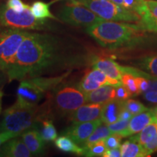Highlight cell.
<instances>
[{
    "mask_svg": "<svg viewBox=\"0 0 157 157\" xmlns=\"http://www.w3.org/2000/svg\"><path fill=\"white\" fill-rule=\"evenodd\" d=\"M76 44L50 34L31 33L22 42L6 75L8 82L71 71L86 63Z\"/></svg>",
    "mask_w": 157,
    "mask_h": 157,
    "instance_id": "obj_1",
    "label": "cell"
},
{
    "mask_svg": "<svg viewBox=\"0 0 157 157\" xmlns=\"http://www.w3.org/2000/svg\"><path fill=\"white\" fill-rule=\"evenodd\" d=\"M146 29L138 24L103 20L86 32L103 48L109 50L132 48L143 42Z\"/></svg>",
    "mask_w": 157,
    "mask_h": 157,
    "instance_id": "obj_2",
    "label": "cell"
},
{
    "mask_svg": "<svg viewBox=\"0 0 157 157\" xmlns=\"http://www.w3.org/2000/svg\"><path fill=\"white\" fill-rule=\"evenodd\" d=\"M48 108L29 105L17 101L4 111L0 121V132L22 134L28 129L36 127L48 113Z\"/></svg>",
    "mask_w": 157,
    "mask_h": 157,
    "instance_id": "obj_3",
    "label": "cell"
},
{
    "mask_svg": "<svg viewBox=\"0 0 157 157\" xmlns=\"http://www.w3.org/2000/svg\"><path fill=\"white\" fill-rule=\"evenodd\" d=\"M71 71L55 76H36L21 81L17 90V101L29 105H36L47 94L62 83Z\"/></svg>",
    "mask_w": 157,
    "mask_h": 157,
    "instance_id": "obj_4",
    "label": "cell"
},
{
    "mask_svg": "<svg viewBox=\"0 0 157 157\" xmlns=\"http://www.w3.org/2000/svg\"><path fill=\"white\" fill-rule=\"evenodd\" d=\"M0 25L22 30L41 31L51 28L47 20L38 19L32 14L30 6L22 12H16L7 5L0 6Z\"/></svg>",
    "mask_w": 157,
    "mask_h": 157,
    "instance_id": "obj_5",
    "label": "cell"
},
{
    "mask_svg": "<svg viewBox=\"0 0 157 157\" xmlns=\"http://www.w3.org/2000/svg\"><path fill=\"white\" fill-rule=\"evenodd\" d=\"M52 102L56 112L62 117L69 116L83 105L87 101V94L71 84H59L52 90Z\"/></svg>",
    "mask_w": 157,
    "mask_h": 157,
    "instance_id": "obj_6",
    "label": "cell"
},
{
    "mask_svg": "<svg viewBox=\"0 0 157 157\" xmlns=\"http://www.w3.org/2000/svg\"><path fill=\"white\" fill-rule=\"evenodd\" d=\"M77 5L85 6L106 21L138 23L140 22V15L136 12L117 5L111 0H85Z\"/></svg>",
    "mask_w": 157,
    "mask_h": 157,
    "instance_id": "obj_7",
    "label": "cell"
},
{
    "mask_svg": "<svg viewBox=\"0 0 157 157\" xmlns=\"http://www.w3.org/2000/svg\"><path fill=\"white\" fill-rule=\"evenodd\" d=\"M30 32L8 28L0 31V70L6 74L14 61L17 50Z\"/></svg>",
    "mask_w": 157,
    "mask_h": 157,
    "instance_id": "obj_8",
    "label": "cell"
},
{
    "mask_svg": "<svg viewBox=\"0 0 157 157\" xmlns=\"http://www.w3.org/2000/svg\"><path fill=\"white\" fill-rule=\"evenodd\" d=\"M58 18L73 26L85 28L104 20L85 6L74 3L62 7L58 12Z\"/></svg>",
    "mask_w": 157,
    "mask_h": 157,
    "instance_id": "obj_9",
    "label": "cell"
},
{
    "mask_svg": "<svg viewBox=\"0 0 157 157\" xmlns=\"http://www.w3.org/2000/svg\"><path fill=\"white\" fill-rule=\"evenodd\" d=\"M121 84L122 83L121 81L109 78L104 72L98 68H93L84 74L77 87L84 93H88L106 84L117 87Z\"/></svg>",
    "mask_w": 157,
    "mask_h": 157,
    "instance_id": "obj_10",
    "label": "cell"
},
{
    "mask_svg": "<svg viewBox=\"0 0 157 157\" xmlns=\"http://www.w3.org/2000/svg\"><path fill=\"white\" fill-rule=\"evenodd\" d=\"M102 122L101 119H99L86 122L73 123L71 126L65 130L64 135L69 137L76 144L82 147L92 133Z\"/></svg>",
    "mask_w": 157,
    "mask_h": 157,
    "instance_id": "obj_11",
    "label": "cell"
},
{
    "mask_svg": "<svg viewBox=\"0 0 157 157\" xmlns=\"http://www.w3.org/2000/svg\"><path fill=\"white\" fill-rule=\"evenodd\" d=\"M136 13L140 15V24L143 28L146 31L157 32V1L145 0Z\"/></svg>",
    "mask_w": 157,
    "mask_h": 157,
    "instance_id": "obj_12",
    "label": "cell"
},
{
    "mask_svg": "<svg viewBox=\"0 0 157 157\" xmlns=\"http://www.w3.org/2000/svg\"><path fill=\"white\" fill-rule=\"evenodd\" d=\"M153 122H157V119L155 117L154 111L153 109H147L145 111L133 116L129 120L127 128L120 133V135L123 137H126L136 134L142 131L149 124Z\"/></svg>",
    "mask_w": 157,
    "mask_h": 157,
    "instance_id": "obj_13",
    "label": "cell"
},
{
    "mask_svg": "<svg viewBox=\"0 0 157 157\" xmlns=\"http://www.w3.org/2000/svg\"><path fill=\"white\" fill-rule=\"evenodd\" d=\"M103 104L90 103L83 105L75 110L69 117L73 123H81L101 119Z\"/></svg>",
    "mask_w": 157,
    "mask_h": 157,
    "instance_id": "obj_14",
    "label": "cell"
},
{
    "mask_svg": "<svg viewBox=\"0 0 157 157\" xmlns=\"http://www.w3.org/2000/svg\"><path fill=\"white\" fill-rule=\"evenodd\" d=\"M19 136L10 139L0 147V156L30 157L33 156L25 146L22 137Z\"/></svg>",
    "mask_w": 157,
    "mask_h": 157,
    "instance_id": "obj_15",
    "label": "cell"
},
{
    "mask_svg": "<svg viewBox=\"0 0 157 157\" xmlns=\"http://www.w3.org/2000/svg\"><path fill=\"white\" fill-rule=\"evenodd\" d=\"M21 137L33 156L42 154L44 151L45 142L43 140L40 132L35 127L23 132L21 135Z\"/></svg>",
    "mask_w": 157,
    "mask_h": 157,
    "instance_id": "obj_16",
    "label": "cell"
},
{
    "mask_svg": "<svg viewBox=\"0 0 157 157\" xmlns=\"http://www.w3.org/2000/svg\"><path fill=\"white\" fill-rule=\"evenodd\" d=\"M124 101L115 98L103 104L101 119L104 124L109 125L119 120V114L124 108Z\"/></svg>",
    "mask_w": 157,
    "mask_h": 157,
    "instance_id": "obj_17",
    "label": "cell"
},
{
    "mask_svg": "<svg viewBox=\"0 0 157 157\" xmlns=\"http://www.w3.org/2000/svg\"><path fill=\"white\" fill-rule=\"evenodd\" d=\"M93 68H96L104 72L109 78L121 81L122 71L120 65L109 58H97L93 63Z\"/></svg>",
    "mask_w": 157,
    "mask_h": 157,
    "instance_id": "obj_18",
    "label": "cell"
},
{
    "mask_svg": "<svg viewBox=\"0 0 157 157\" xmlns=\"http://www.w3.org/2000/svg\"><path fill=\"white\" fill-rule=\"evenodd\" d=\"M86 94L88 103L105 104L116 98V87L106 84Z\"/></svg>",
    "mask_w": 157,
    "mask_h": 157,
    "instance_id": "obj_19",
    "label": "cell"
},
{
    "mask_svg": "<svg viewBox=\"0 0 157 157\" xmlns=\"http://www.w3.org/2000/svg\"><path fill=\"white\" fill-rule=\"evenodd\" d=\"M55 145L59 150L64 152L74 153L77 155H84V149L74 142L71 138L66 135H62L57 137L55 140Z\"/></svg>",
    "mask_w": 157,
    "mask_h": 157,
    "instance_id": "obj_20",
    "label": "cell"
},
{
    "mask_svg": "<svg viewBox=\"0 0 157 157\" xmlns=\"http://www.w3.org/2000/svg\"><path fill=\"white\" fill-rule=\"evenodd\" d=\"M121 156L123 157H143L146 156L143 147L137 141L131 137L120 146Z\"/></svg>",
    "mask_w": 157,
    "mask_h": 157,
    "instance_id": "obj_21",
    "label": "cell"
},
{
    "mask_svg": "<svg viewBox=\"0 0 157 157\" xmlns=\"http://www.w3.org/2000/svg\"><path fill=\"white\" fill-rule=\"evenodd\" d=\"M52 2L46 3L42 1L34 2L30 6L31 13L38 19L46 20L47 18H50L58 21V17L55 16L50 12V6Z\"/></svg>",
    "mask_w": 157,
    "mask_h": 157,
    "instance_id": "obj_22",
    "label": "cell"
},
{
    "mask_svg": "<svg viewBox=\"0 0 157 157\" xmlns=\"http://www.w3.org/2000/svg\"><path fill=\"white\" fill-rule=\"evenodd\" d=\"M112 133L110 131L108 125L105 124H101V125H99L95 129V131L92 133V135L89 137V138L86 140V142L84 143L82 148L84 150H86V149L90 148L93 144L97 143L98 141L106 139Z\"/></svg>",
    "mask_w": 157,
    "mask_h": 157,
    "instance_id": "obj_23",
    "label": "cell"
},
{
    "mask_svg": "<svg viewBox=\"0 0 157 157\" xmlns=\"http://www.w3.org/2000/svg\"><path fill=\"white\" fill-rule=\"evenodd\" d=\"M41 122H42V128H41L40 134L44 142L48 143L56 140L58 134L52 121L48 119H43Z\"/></svg>",
    "mask_w": 157,
    "mask_h": 157,
    "instance_id": "obj_24",
    "label": "cell"
},
{
    "mask_svg": "<svg viewBox=\"0 0 157 157\" xmlns=\"http://www.w3.org/2000/svg\"><path fill=\"white\" fill-rule=\"evenodd\" d=\"M157 135V122H153L149 124L145 127L140 133L136 136L132 137V138L136 140L140 144H146L150 140H151L155 136Z\"/></svg>",
    "mask_w": 157,
    "mask_h": 157,
    "instance_id": "obj_25",
    "label": "cell"
},
{
    "mask_svg": "<svg viewBox=\"0 0 157 157\" xmlns=\"http://www.w3.org/2000/svg\"><path fill=\"white\" fill-rule=\"evenodd\" d=\"M138 66L157 77V56L145 57L137 62Z\"/></svg>",
    "mask_w": 157,
    "mask_h": 157,
    "instance_id": "obj_26",
    "label": "cell"
},
{
    "mask_svg": "<svg viewBox=\"0 0 157 157\" xmlns=\"http://www.w3.org/2000/svg\"><path fill=\"white\" fill-rule=\"evenodd\" d=\"M121 82L123 85L128 90V91L130 93L132 96L139 95V90L136 81V76L130 73L125 72V73L122 74Z\"/></svg>",
    "mask_w": 157,
    "mask_h": 157,
    "instance_id": "obj_27",
    "label": "cell"
},
{
    "mask_svg": "<svg viewBox=\"0 0 157 157\" xmlns=\"http://www.w3.org/2000/svg\"><path fill=\"white\" fill-rule=\"evenodd\" d=\"M107 148L105 146V140H101L93 144L90 148L84 150V156L90 157L103 156Z\"/></svg>",
    "mask_w": 157,
    "mask_h": 157,
    "instance_id": "obj_28",
    "label": "cell"
},
{
    "mask_svg": "<svg viewBox=\"0 0 157 157\" xmlns=\"http://www.w3.org/2000/svg\"><path fill=\"white\" fill-rule=\"evenodd\" d=\"M124 106L126 108L133 116L136 115L137 113H140L148 109L140 102L135 101V100L132 99H128L124 101Z\"/></svg>",
    "mask_w": 157,
    "mask_h": 157,
    "instance_id": "obj_29",
    "label": "cell"
},
{
    "mask_svg": "<svg viewBox=\"0 0 157 157\" xmlns=\"http://www.w3.org/2000/svg\"><path fill=\"white\" fill-rule=\"evenodd\" d=\"M122 136L119 133H112L106 139H105V146L107 149L119 148L121 146V140Z\"/></svg>",
    "mask_w": 157,
    "mask_h": 157,
    "instance_id": "obj_30",
    "label": "cell"
},
{
    "mask_svg": "<svg viewBox=\"0 0 157 157\" xmlns=\"http://www.w3.org/2000/svg\"><path fill=\"white\" fill-rule=\"evenodd\" d=\"M129 120H118L116 122L108 125L111 133H121L128 127Z\"/></svg>",
    "mask_w": 157,
    "mask_h": 157,
    "instance_id": "obj_31",
    "label": "cell"
},
{
    "mask_svg": "<svg viewBox=\"0 0 157 157\" xmlns=\"http://www.w3.org/2000/svg\"><path fill=\"white\" fill-rule=\"evenodd\" d=\"M7 6L16 12H22L29 5L23 3L22 0H7Z\"/></svg>",
    "mask_w": 157,
    "mask_h": 157,
    "instance_id": "obj_32",
    "label": "cell"
},
{
    "mask_svg": "<svg viewBox=\"0 0 157 157\" xmlns=\"http://www.w3.org/2000/svg\"><path fill=\"white\" fill-rule=\"evenodd\" d=\"M132 95L122 84L116 87V98L120 101H126Z\"/></svg>",
    "mask_w": 157,
    "mask_h": 157,
    "instance_id": "obj_33",
    "label": "cell"
},
{
    "mask_svg": "<svg viewBox=\"0 0 157 157\" xmlns=\"http://www.w3.org/2000/svg\"><path fill=\"white\" fill-rule=\"evenodd\" d=\"M146 156H150L151 154L157 150V135L155 136L151 140H150L146 144L143 145Z\"/></svg>",
    "mask_w": 157,
    "mask_h": 157,
    "instance_id": "obj_34",
    "label": "cell"
},
{
    "mask_svg": "<svg viewBox=\"0 0 157 157\" xmlns=\"http://www.w3.org/2000/svg\"><path fill=\"white\" fill-rule=\"evenodd\" d=\"M136 81L138 87L139 94L145 93L148 91L149 82L148 79L143 76H136Z\"/></svg>",
    "mask_w": 157,
    "mask_h": 157,
    "instance_id": "obj_35",
    "label": "cell"
},
{
    "mask_svg": "<svg viewBox=\"0 0 157 157\" xmlns=\"http://www.w3.org/2000/svg\"><path fill=\"white\" fill-rule=\"evenodd\" d=\"M21 134L16 132H0V147H1L4 143L8 141L13 137H17Z\"/></svg>",
    "mask_w": 157,
    "mask_h": 157,
    "instance_id": "obj_36",
    "label": "cell"
},
{
    "mask_svg": "<svg viewBox=\"0 0 157 157\" xmlns=\"http://www.w3.org/2000/svg\"><path fill=\"white\" fill-rule=\"evenodd\" d=\"M103 157H119L121 156L120 147L112 149H107L104 153Z\"/></svg>",
    "mask_w": 157,
    "mask_h": 157,
    "instance_id": "obj_37",
    "label": "cell"
},
{
    "mask_svg": "<svg viewBox=\"0 0 157 157\" xmlns=\"http://www.w3.org/2000/svg\"><path fill=\"white\" fill-rule=\"evenodd\" d=\"M144 98L146 101L157 103V91H148L145 93Z\"/></svg>",
    "mask_w": 157,
    "mask_h": 157,
    "instance_id": "obj_38",
    "label": "cell"
},
{
    "mask_svg": "<svg viewBox=\"0 0 157 157\" xmlns=\"http://www.w3.org/2000/svg\"><path fill=\"white\" fill-rule=\"evenodd\" d=\"M133 117V115L127 110L126 108L124 106L121 109L120 114L119 117V120H130L131 118Z\"/></svg>",
    "mask_w": 157,
    "mask_h": 157,
    "instance_id": "obj_39",
    "label": "cell"
},
{
    "mask_svg": "<svg viewBox=\"0 0 157 157\" xmlns=\"http://www.w3.org/2000/svg\"><path fill=\"white\" fill-rule=\"evenodd\" d=\"M148 82H149L148 91H157V77H156L155 78H153V79H148Z\"/></svg>",
    "mask_w": 157,
    "mask_h": 157,
    "instance_id": "obj_40",
    "label": "cell"
},
{
    "mask_svg": "<svg viewBox=\"0 0 157 157\" xmlns=\"http://www.w3.org/2000/svg\"><path fill=\"white\" fill-rule=\"evenodd\" d=\"M6 78H7L6 74L2 70H0V90L2 89L4 85H5Z\"/></svg>",
    "mask_w": 157,
    "mask_h": 157,
    "instance_id": "obj_41",
    "label": "cell"
},
{
    "mask_svg": "<svg viewBox=\"0 0 157 157\" xmlns=\"http://www.w3.org/2000/svg\"><path fill=\"white\" fill-rule=\"evenodd\" d=\"M4 95V93L2 89L0 90V113H2V98Z\"/></svg>",
    "mask_w": 157,
    "mask_h": 157,
    "instance_id": "obj_42",
    "label": "cell"
},
{
    "mask_svg": "<svg viewBox=\"0 0 157 157\" xmlns=\"http://www.w3.org/2000/svg\"><path fill=\"white\" fill-rule=\"evenodd\" d=\"M58 1H61V0H54L52 3L55 2H58ZM68 1H71V3H74V4H78L82 2L85 1V0H68Z\"/></svg>",
    "mask_w": 157,
    "mask_h": 157,
    "instance_id": "obj_43",
    "label": "cell"
},
{
    "mask_svg": "<svg viewBox=\"0 0 157 157\" xmlns=\"http://www.w3.org/2000/svg\"><path fill=\"white\" fill-rule=\"evenodd\" d=\"M111 1H112L113 2L117 4V5H121V6L123 5L124 0H111Z\"/></svg>",
    "mask_w": 157,
    "mask_h": 157,
    "instance_id": "obj_44",
    "label": "cell"
},
{
    "mask_svg": "<svg viewBox=\"0 0 157 157\" xmlns=\"http://www.w3.org/2000/svg\"><path fill=\"white\" fill-rule=\"evenodd\" d=\"M153 111H154V115L156 118L157 119V107L155 108L154 109H153Z\"/></svg>",
    "mask_w": 157,
    "mask_h": 157,
    "instance_id": "obj_45",
    "label": "cell"
}]
</instances>
